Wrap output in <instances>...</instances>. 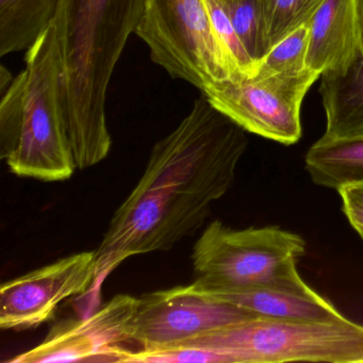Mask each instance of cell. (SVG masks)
Masks as SVG:
<instances>
[{
  "instance_id": "obj_1",
  "label": "cell",
  "mask_w": 363,
  "mask_h": 363,
  "mask_svg": "<svg viewBox=\"0 0 363 363\" xmlns=\"http://www.w3.org/2000/svg\"><path fill=\"white\" fill-rule=\"evenodd\" d=\"M246 131L207 96L157 142L143 175L112 216L96 254L95 292L126 259L167 252L196 233L212 203L233 186L247 148Z\"/></svg>"
},
{
  "instance_id": "obj_18",
  "label": "cell",
  "mask_w": 363,
  "mask_h": 363,
  "mask_svg": "<svg viewBox=\"0 0 363 363\" xmlns=\"http://www.w3.org/2000/svg\"><path fill=\"white\" fill-rule=\"evenodd\" d=\"M223 5L248 54L258 62L267 54L259 0H230Z\"/></svg>"
},
{
  "instance_id": "obj_6",
  "label": "cell",
  "mask_w": 363,
  "mask_h": 363,
  "mask_svg": "<svg viewBox=\"0 0 363 363\" xmlns=\"http://www.w3.org/2000/svg\"><path fill=\"white\" fill-rule=\"evenodd\" d=\"M135 35L150 48L152 62L201 92L237 77L205 0H146Z\"/></svg>"
},
{
  "instance_id": "obj_24",
  "label": "cell",
  "mask_w": 363,
  "mask_h": 363,
  "mask_svg": "<svg viewBox=\"0 0 363 363\" xmlns=\"http://www.w3.org/2000/svg\"><path fill=\"white\" fill-rule=\"evenodd\" d=\"M220 1H223V3H228L230 0H220Z\"/></svg>"
},
{
  "instance_id": "obj_20",
  "label": "cell",
  "mask_w": 363,
  "mask_h": 363,
  "mask_svg": "<svg viewBox=\"0 0 363 363\" xmlns=\"http://www.w3.org/2000/svg\"><path fill=\"white\" fill-rule=\"evenodd\" d=\"M125 362L140 363H233L227 354L201 348L174 347L129 352Z\"/></svg>"
},
{
  "instance_id": "obj_12",
  "label": "cell",
  "mask_w": 363,
  "mask_h": 363,
  "mask_svg": "<svg viewBox=\"0 0 363 363\" xmlns=\"http://www.w3.org/2000/svg\"><path fill=\"white\" fill-rule=\"evenodd\" d=\"M203 292L267 318L318 322L346 320L330 301L318 293L305 295L271 288L225 289Z\"/></svg>"
},
{
  "instance_id": "obj_13",
  "label": "cell",
  "mask_w": 363,
  "mask_h": 363,
  "mask_svg": "<svg viewBox=\"0 0 363 363\" xmlns=\"http://www.w3.org/2000/svg\"><path fill=\"white\" fill-rule=\"evenodd\" d=\"M320 93L326 116L323 139L363 138V55L341 73L323 74Z\"/></svg>"
},
{
  "instance_id": "obj_10",
  "label": "cell",
  "mask_w": 363,
  "mask_h": 363,
  "mask_svg": "<svg viewBox=\"0 0 363 363\" xmlns=\"http://www.w3.org/2000/svg\"><path fill=\"white\" fill-rule=\"evenodd\" d=\"M96 254L82 252L5 282L0 290V327L25 330L43 324L59 303L92 288Z\"/></svg>"
},
{
  "instance_id": "obj_2",
  "label": "cell",
  "mask_w": 363,
  "mask_h": 363,
  "mask_svg": "<svg viewBox=\"0 0 363 363\" xmlns=\"http://www.w3.org/2000/svg\"><path fill=\"white\" fill-rule=\"evenodd\" d=\"M146 0H59L52 20L62 71L65 112L76 169L94 167L111 148L108 88Z\"/></svg>"
},
{
  "instance_id": "obj_14",
  "label": "cell",
  "mask_w": 363,
  "mask_h": 363,
  "mask_svg": "<svg viewBox=\"0 0 363 363\" xmlns=\"http://www.w3.org/2000/svg\"><path fill=\"white\" fill-rule=\"evenodd\" d=\"M306 169L314 184L326 188L337 190L345 184H363V138H320L308 150Z\"/></svg>"
},
{
  "instance_id": "obj_3",
  "label": "cell",
  "mask_w": 363,
  "mask_h": 363,
  "mask_svg": "<svg viewBox=\"0 0 363 363\" xmlns=\"http://www.w3.org/2000/svg\"><path fill=\"white\" fill-rule=\"evenodd\" d=\"M54 24L27 50L26 67L1 94L0 158L21 177L63 182L75 172Z\"/></svg>"
},
{
  "instance_id": "obj_16",
  "label": "cell",
  "mask_w": 363,
  "mask_h": 363,
  "mask_svg": "<svg viewBox=\"0 0 363 363\" xmlns=\"http://www.w3.org/2000/svg\"><path fill=\"white\" fill-rule=\"evenodd\" d=\"M326 0H259L267 52L299 27L310 24Z\"/></svg>"
},
{
  "instance_id": "obj_9",
  "label": "cell",
  "mask_w": 363,
  "mask_h": 363,
  "mask_svg": "<svg viewBox=\"0 0 363 363\" xmlns=\"http://www.w3.org/2000/svg\"><path fill=\"white\" fill-rule=\"evenodd\" d=\"M137 306L138 297L116 295L82 320L55 325L41 343L9 362H125L130 350L122 344L129 341Z\"/></svg>"
},
{
  "instance_id": "obj_15",
  "label": "cell",
  "mask_w": 363,
  "mask_h": 363,
  "mask_svg": "<svg viewBox=\"0 0 363 363\" xmlns=\"http://www.w3.org/2000/svg\"><path fill=\"white\" fill-rule=\"evenodd\" d=\"M59 0H0V56L28 50L52 24Z\"/></svg>"
},
{
  "instance_id": "obj_19",
  "label": "cell",
  "mask_w": 363,
  "mask_h": 363,
  "mask_svg": "<svg viewBox=\"0 0 363 363\" xmlns=\"http://www.w3.org/2000/svg\"><path fill=\"white\" fill-rule=\"evenodd\" d=\"M205 1L212 26L235 65L237 77H252L256 63L242 43L222 1L220 0H205Z\"/></svg>"
},
{
  "instance_id": "obj_17",
  "label": "cell",
  "mask_w": 363,
  "mask_h": 363,
  "mask_svg": "<svg viewBox=\"0 0 363 363\" xmlns=\"http://www.w3.org/2000/svg\"><path fill=\"white\" fill-rule=\"evenodd\" d=\"M309 24L299 27L294 33L271 48L255 65L252 77H269L276 74H294L307 69Z\"/></svg>"
},
{
  "instance_id": "obj_11",
  "label": "cell",
  "mask_w": 363,
  "mask_h": 363,
  "mask_svg": "<svg viewBox=\"0 0 363 363\" xmlns=\"http://www.w3.org/2000/svg\"><path fill=\"white\" fill-rule=\"evenodd\" d=\"M306 65L320 74L341 73L363 55L354 0H326L309 24Z\"/></svg>"
},
{
  "instance_id": "obj_5",
  "label": "cell",
  "mask_w": 363,
  "mask_h": 363,
  "mask_svg": "<svg viewBox=\"0 0 363 363\" xmlns=\"http://www.w3.org/2000/svg\"><path fill=\"white\" fill-rule=\"evenodd\" d=\"M175 347L223 352L233 363H363V326L348 318L318 322L262 316L203 333Z\"/></svg>"
},
{
  "instance_id": "obj_22",
  "label": "cell",
  "mask_w": 363,
  "mask_h": 363,
  "mask_svg": "<svg viewBox=\"0 0 363 363\" xmlns=\"http://www.w3.org/2000/svg\"><path fill=\"white\" fill-rule=\"evenodd\" d=\"M13 78L11 77V74L6 69V67H1V73H0V89H1V94L9 88Z\"/></svg>"
},
{
  "instance_id": "obj_23",
  "label": "cell",
  "mask_w": 363,
  "mask_h": 363,
  "mask_svg": "<svg viewBox=\"0 0 363 363\" xmlns=\"http://www.w3.org/2000/svg\"><path fill=\"white\" fill-rule=\"evenodd\" d=\"M354 9H356L357 20L363 37V0H354Z\"/></svg>"
},
{
  "instance_id": "obj_8",
  "label": "cell",
  "mask_w": 363,
  "mask_h": 363,
  "mask_svg": "<svg viewBox=\"0 0 363 363\" xmlns=\"http://www.w3.org/2000/svg\"><path fill=\"white\" fill-rule=\"evenodd\" d=\"M258 318L262 316L212 297L193 282L138 297L129 341L144 350L175 347L203 333Z\"/></svg>"
},
{
  "instance_id": "obj_4",
  "label": "cell",
  "mask_w": 363,
  "mask_h": 363,
  "mask_svg": "<svg viewBox=\"0 0 363 363\" xmlns=\"http://www.w3.org/2000/svg\"><path fill=\"white\" fill-rule=\"evenodd\" d=\"M306 243L277 227L237 229L214 220L193 248L194 284L203 291L271 288L313 295L297 272Z\"/></svg>"
},
{
  "instance_id": "obj_7",
  "label": "cell",
  "mask_w": 363,
  "mask_h": 363,
  "mask_svg": "<svg viewBox=\"0 0 363 363\" xmlns=\"http://www.w3.org/2000/svg\"><path fill=\"white\" fill-rule=\"evenodd\" d=\"M320 78V73L307 67L294 74L231 78L201 93L247 133L292 145L301 137L303 99Z\"/></svg>"
},
{
  "instance_id": "obj_21",
  "label": "cell",
  "mask_w": 363,
  "mask_h": 363,
  "mask_svg": "<svg viewBox=\"0 0 363 363\" xmlns=\"http://www.w3.org/2000/svg\"><path fill=\"white\" fill-rule=\"evenodd\" d=\"M337 192L341 195L344 213L363 239V184H345Z\"/></svg>"
}]
</instances>
